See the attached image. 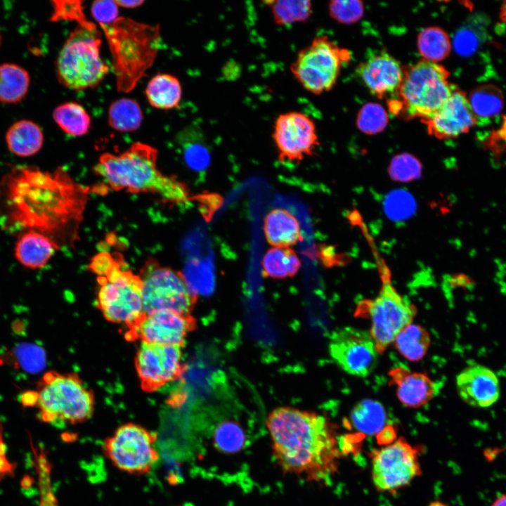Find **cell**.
<instances>
[{
	"instance_id": "6da1fadb",
	"label": "cell",
	"mask_w": 506,
	"mask_h": 506,
	"mask_svg": "<svg viewBox=\"0 0 506 506\" xmlns=\"http://www.w3.org/2000/svg\"><path fill=\"white\" fill-rule=\"evenodd\" d=\"M87 190L61 168L43 171L15 166L0 180V228L10 233L34 231L50 237L77 232Z\"/></svg>"
},
{
	"instance_id": "7a4b0ae2",
	"label": "cell",
	"mask_w": 506,
	"mask_h": 506,
	"mask_svg": "<svg viewBox=\"0 0 506 506\" xmlns=\"http://www.w3.org/2000/svg\"><path fill=\"white\" fill-rule=\"evenodd\" d=\"M273 455L282 472L328 484L338 472L337 434L327 417L292 407H279L266 419Z\"/></svg>"
},
{
	"instance_id": "3957f363",
	"label": "cell",
	"mask_w": 506,
	"mask_h": 506,
	"mask_svg": "<svg viewBox=\"0 0 506 506\" xmlns=\"http://www.w3.org/2000/svg\"><path fill=\"white\" fill-rule=\"evenodd\" d=\"M157 153L149 145L134 143L119 155L103 154L93 170L106 188L151 193L164 201L185 203L190 199L186 186L175 177L160 172L157 166Z\"/></svg>"
},
{
	"instance_id": "277c9868",
	"label": "cell",
	"mask_w": 506,
	"mask_h": 506,
	"mask_svg": "<svg viewBox=\"0 0 506 506\" xmlns=\"http://www.w3.org/2000/svg\"><path fill=\"white\" fill-rule=\"evenodd\" d=\"M100 27L112 55L117 89L129 92L156 57L160 41L159 27L124 17H119L113 22Z\"/></svg>"
},
{
	"instance_id": "5b68a950",
	"label": "cell",
	"mask_w": 506,
	"mask_h": 506,
	"mask_svg": "<svg viewBox=\"0 0 506 506\" xmlns=\"http://www.w3.org/2000/svg\"><path fill=\"white\" fill-rule=\"evenodd\" d=\"M98 275V306L105 318L130 327L145 315L141 294V280L128 268L119 254L103 252L89 264Z\"/></svg>"
},
{
	"instance_id": "8992f818",
	"label": "cell",
	"mask_w": 506,
	"mask_h": 506,
	"mask_svg": "<svg viewBox=\"0 0 506 506\" xmlns=\"http://www.w3.org/2000/svg\"><path fill=\"white\" fill-rule=\"evenodd\" d=\"M22 403L37 408L41 421L58 425L89 420L93 412L94 400L78 377L50 372L43 377L36 391L22 396Z\"/></svg>"
},
{
	"instance_id": "52a82bcc",
	"label": "cell",
	"mask_w": 506,
	"mask_h": 506,
	"mask_svg": "<svg viewBox=\"0 0 506 506\" xmlns=\"http://www.w3.org/2000/svg\"><path fill=\"white\" fill-rule=\"evenodd\" d=\"M449 75L443 66L426 60L404 68L401 83L389 100V110L408 119H429L453 92Z\"/></svg>"
},
{
	"instance_id": "ba28073f",
	"label": "cell",
	"mask_w": 506,
	"mask_h": 506,
	"mask_svg": "<svg viewBox=\"0 0 506 506\" xmlns=\"http://www.w3.org/2000/svg\"><path fill=\"white\" fill-rule=\"evenodd\" d=\"M96 25H78L68 36L56 60V76L65 87L81 91L96 86L109 72L100 56Z\"/></svg>"
},
{
	"instance_id": "9c48e42d",
	"label": "cell",
	"mask_w": 506,
	"mask_h": 506,
	"mask_svg": "<svg viewBox=\"0 0 506 506\" xmlns=\"http://www.w3.org/2000/svg\"><path fill=\"white\" fill-rule=\"evenodd\" d=\"M139 276L145 314L163 311L190 314L197 296L189 288L181 272L148 259Z\"/></svg>"
},
{
	"instance_id": "30bf717a",
	"label": "cell",
	"mask_w": 506,
	"mask_h": 506,
	"mask_svg": "<svg viewBox=\"0 0 506 506\" xmlns=\"http://www.w3.org/2000/svg\"><path fill=\"white\" fill-rule=\"evenodd\" d=\"M349 57L348 51L340 48L327 36H318L299 51L290 69L305 90L320 94L335 86L343 63Z\"/></svg>"
},
{
	"instance_id": "8fae6325",
	"label": "cell",
	"mask_w": 506,
	"mask_h": 506,
	"mask_svg": "<svg viewBox=\"0 0 506 506\" xmlns=\"http://www.w3.org/2000/svg\"><path fill=\"white\" fill-rule=\"evenodd\" d=\"M360 309H365L364 314L370 320L369 332L379 354L402 329L412 323L417 313L415 306L398 292L388 276H383L377 296L363 301Z\"/></svg>"
},
{
	"instance_id": "7c38bea8",
	"label": "cell",
	"mask_w": 506,
	"mask_h": 506,
	"mask_svg": "<svg viewBox=\"0 0 506 506\" xmlns=\"http://www.w3.org/2000/svg\"><path fill=\"white\" fill-rule=\"evenodd\" d=\"M155 433L135 423L119 427L105 439L103 450L106 458L118 469L136 475L150 472L160 455L154 447Z\"/></svg>"
},
{
	"instance_id": "4fadbf2b",
	"label": "cell",
	"mask_w": 506,
	"mask_h": 506,
	"mask_svg": "<svg viewBox=\"0 0 506 506\" xmlns=\"http://www.w3.org/2000/svg\"><path fill=\"white\" fill-rule=\"evenodd\" d=\"M418 449L399 438L372 455V480L380 492L396 493L422 474Z\"/></svg>"
},
{
	"instance_id": "5bb4252c",
	"label": "cell",
	"mask_w": 506,
	"mask_h": 506,
	"mask_svg": "<svg viewBox=\"0 0 506 506\" xmlns=\"http://www.w3.org/2000/svg\"><path fill=\"white\" fill-rule=\"evenodd\" d=\"M272 138L282 162H300L313 155L319 144L313 120L294 110L281 113L275 118Z\"/></svg>"
},
{
	"instance_id": "9a60e30c",
	"label": "cell",
	"mask_w": 506,
	"mask_h": 506,
	"mask_svg": "<svg viewBox=\"0 0 506 506\" xmlns=\"http://www.w3.org/2000/svg\"><path fill=\"white\" fill-rule=\"evenodd\" d=\"M329 351L343 371L359 377H365L373 372L379 354L370 332L350 326L332 333Z\"/></svg>"
},
{
	"instance_id": "2e32d148",
	"label": "cell",
	"mask_w": 506,
	"mask_h": 506,
	"mask_svg": "<svg viewBox=\"0 0 506 506\" xmlns=\"http://www.w3.org/2000/svg\"><path fill=\"white\" fill-rule=\"evenodd\" d=\"M135 363L142 387L148 391L179 379L185 370L181 346L141 342Z\"/></svg>"
},
{
	"instance_id": "e0dca14e",
	"label": "cell",
	"mask_w": 506,
	"mask_h": 506,
	"mask_svg": "<svg viewBox=\"0 0 506 506\" xmlns=\"http://www.w3.org/2000/svg\"><path fill=\"white\" fill-rule=\"evenodd\" d=\"M196 321L190 314L163 311L145 314L131 327L129 337L142 343L182 346L195 328Z\"/></svg>"
},
{
	"instance_id": "ac0fdd59",
	"label": "cell",
	"mask_w": 506,
	"mask_h": 506,
	"mask_svg": "<svg viewBox=\"0 0 506 506\" xmlns=\"http://www.w3.org/2000/svg\"><path fill=\"white\" fill-rule=\"evenodd\" d=\"M422 122L426 125L429 135L439 139H448L469 132L477 119L466 93L454 88L441 109Z\"/></svg>"
},
{
	"instance_id": "d6986e66",
	"label": "cell",
	"mask_w": 506,
	"mask_h": 506,
	"mask_svg": "<svg viewBox=\"0 0 506 506\" xmlns=\"http://www.w3.org/2000/svg\"><path fill=\"white\" fill-rule=\"evenodd\" d=\"M356 74L370 92L382 98L398 90L403 69L398 60L384 51H371L358 65Z\"/></svg>"
},
{
	"instance_id": "ffe728a7",
	"label": "cell",
	"mask_w": 506,
	"mask_h": 506,
	"mask_svg": "<svg viewBox=\"0 0 506 506\" xmlns=\"http://www.w3.org/2000/svg\"><path fill=\"white\" fill-rule=\"evenodd\" d=\"M455 385L460 398L472 407L487 408L500 398L497 375L482 365H472L462 370L456 377Z\"/></svg>"
},
{
	"instance_id": "44dd1931",
	"label": "cell",
	"mask_w": 506,
	"mask_h": 506,
	"mask_svg": "<svg viewBox=\"0 0 506 506\" xmlns=\"http://www.w3.org/2000/svg\"><path fill=\"white\" fill-rule=\"evenodd\" d=\"M389 375L396 387L398 400L405 406L414 408L424 406L437 394L434 382L423 373L397 367L390 370Z\"/></svg>"
},
{
	"instance_id": "7402d4cb",
	"label": "cell",
	"mask_w": 506,
	"mask_h": 506,
	"mask_svg": "<svg viewBox=\"0 0 506 506\" xmlns=\"http://www.w3.org/2000/svg\"><path fill=\"white\" fill-rule=\"evenodd\" d=\"M58 249L57 242L50 237L27 231L18 235L14 254L24 266L38 269L44 266Z\"/></svg>"
},
{
	"instance_id": "603a6c76",
	"label": "cell",
	"mask_w": 506,
	"mask_h": 506,
	"mask_svg": "<svg viewBox=\"0 0 506 506\" xmlns=\"http://www.w3.org/2000/svg\"><path fill=\"white\" fill-rule=\"evenodd\" d=\"M264 231L272 247H288L302 240L299 223L288 210L275 208L265 216Z\"/></svg>"
},
{
	"instance_id": "cb8c5ba5",
	"label": "cell",
	"mask_w": 506,
	"mask_h": 506,
	"mask_svg": "<svg viewBox=\"0 0 506 506\" xmlns=\"http://www.w3.org/2000/svg\"><path fill=\"white\" fill-rule=\"evenodd\" d=\"M6 143L13 154L20 157H27L41 150L44 134L37 123L29 119H20L8 129Z\"/></svg>"
},
{
	"instance_id": "d4e9b609",
	"label": "cell",
	"mask_w": 506,
	"mask_h": 506,
	"mask_svg": "<svg viewBox=\"0 0 506 506\" xmlns=\"http://www.w3.org/2000/svg\"><path fill=\"white\" fill-rule=\"evenodd\" d=\"M145 94L153 107L170 110L179 107L182 98V87L175 76L157 74L148 83Z\"/></svg>"
},
{
	"instance_id": "484cf974",
	"label": "cell",
	"mask_w": 506,
	"mask_h": 506,
	"mask_svg": "<svg viewBox=\"0 0 506 506\" xmlns=\"http://www.w3.org/2000/svg\"><path fill=\"white\" fill-rule=\"evenodd\" d=\"M29 72L15 63L0 65V102L16 103L22 100L29 90Z\"/></svg>"
},
{
	"instance_id": "4316f807",
	"label": "cell",
	"mask_w": 506,
	"mask_h": 506,
	"mask_svg": "<svg viewBox=\"0 0 506 506\" xmlns=\"http://www.w3.org/2000/svg\"><path fill=\"white\" fill-rule=\"evenodd\" d=\"M176 142L184 162L190 169L199 171L207 167L210 156L199 129L194 126H186L177 134Z\"/></svg>"
},
{
	"instance_id": "83f0119b",
	"label": "cell",
	"mask_w": 506,
	"mask_h": 506,
	"mask_svg": "<svg viewBox=\"0 0 506 506\" xmlns=\"http://www.w3.org/2000/svg\"><path fill=\"white\" fill-rule=\"evenodd\" d=\"M301 266L296 252L288 247H272L265 253L262 268L266 276L284 279L297 274Z\"/></svg>"
},
{
	"instance_id": "f1b7e54d",
	"label": "cell",
	"mask_w": 506,
	"mask_h": 506,
	"mask_svg": "<svg viewBox=\"0 0 506 506\" xmlns=\"http://www.w3.org/2000/svg\"><path fill=\"white\" fill-rule=\"evenodd\" d=\"M431 339L422 326L413 323L402 329L394 343L398 353L410 361H419L426 355Z\"/></svg>"
},
{
	"instance_id": "f546056e",
	"label": "cell",
	"mask_w": 506,
	"mask_h": 506,
	"mask_svg": "<svg viewBox=\"0 0 506 506\" xmlns=\"http://www.w3.org/2000/svg\"><path fill=\"white\" fill-rule=\"evenodd\" d=\"M467 98L476 119L493 118L502 111L504 106V97L501 89L492 84L476 86Z\"/></svg>"
},
{
	"instance_id": "4dcf8cb0",
	"label": "cell",
	"mask_w": 506,
	"mask_h": 506,
	"mask_svg": "<svg viewBox=\"0 0 506 506\" xmlns=\"http://www.w3.org/2000/svg\"><path fill=\"white\" fill-rule=\"evenodd\" d=\"M351 419L353 427L359 432L374 434L384 428L387 415L379 402L372 399H363L353 407Z\"/></svg>"
},
{
	"instance_id": "1f68e13d",
	"label": "cell",
	"mask_w": 506,
	"mask_h": 506,
	"mask_svg": "<svg viewBox=\"0 0 506 506\" xmlns=\"http://www.w3.org/2000/svg\"><path fill=\"white\" fill-rule=\"evenodd\" d=\"M53 118L58 126L67 134L81 136L88 133L91 117L82 105L75 102H67L57 106Z\"/></svg>"
},
{
	"instance_id": "d6a6232c",
	"label": "cell",
	"mask_w": 506,
	"mask_h": 506,
	"mask_svg": "<svg viewBox=\"0 0 506 506\" xmlns=\"http://www.w3.org/2000/svg\"><path fill=\"white\" fill-rule=\"evenodd\" d=\"M271 11L274 22L279 26H289L309 20L312 4L308 0L265 1Z\"/></svg>"
},
{
	"instance_id": "836d02e7",
	"label": "cell",
	"mask_w": 506,
	"mask_h": 506,
	"mask_svg": "<svg viewBox=\"0 0 506 506\" xmlns=\"http://www.w3.org/2000/svg\"><path fill=\"white\" fill-rule=\"evenodd\" d=\"M417 47L424 60L433 63L447 58L451 42L447 32L439 27L422 29L417 36Z\"/></svg>"
},
{
	"instance_id": "e575fe53",
	"label": "cell",
	"mask_w": 506,
	"mask_h": 506,
	"mask_svg": "<svg viewBox=\"0 0 506 506\" xmlns=\"http://www.w3.org/2000/svg\"><path fill=\"white\" fill-rule=\"evenodd\" d=\"M143 121V112L139 104L131 98H122L113 102L108 110L110 126L119 131H133L138 129Z\"/></svg>"
},
{
	"instance_id": "d590c367",
	"label": "cell",
	"mask_w": 506,
	"mask_h": 506,
	"mask_svg": "<svg viewBox=\"0 0 506 506\" xmlns=\"http://www.w3.org/2000/svg\"><path fill=\"white\" fill-rule=\"evenodd\" d=\"M213 439L215 448L220 452L233 454L243 448L246 436L238 422L227 420L220 423L216 428Z\"/></svg>"
},
{
	"instance_id": "8d00e7d4",
	"label": "cell",
	"mask_w": 506,
	"mask_h": 506,
	"mask_svg": "<svg viewBox=\"0 0 506 506\" xmlns=\"http://www.w3.org/2000/svg\"><path fill=\"white\" fill-rule=\"evenodd\" d=\"M35 468L39 490L38 506H59L51 484V465L43 449H34Z\"/></svg>"
},
{
	"instance_id": "74e56055",
	"label": "cell",
	"mask_w": 506,
	"mask_h": 506,
	"mask_svg": "<svg viewBox=\"0 0 506 506\" xmlns=\"http://www.w3.org/2000/svg\"><path fill=\"white\" fill-rule=\"evenodd\" d=\"M422 171V164L419 160L407 153L394 156L388 167V173L391 179L402 183L410 182L420 179Z\"/></svg>"
},
{
	"instance_id": "f35d334b",
	"label": "cell",
	"mask_w": 506,
	"mask_h": 506,
	"mask_svg": "<svg viewBox=\"0 0 506 506\" xmlns=\"http://www.w3.org/2000/svg\"><path fill=\"white\" fill-rule=\"evenodd\" d=\"M384 209L389 219L403 221L413 216L416 203L410 193L398 189L387 195L384 202Z\"/></svg>"
},
{
	"instance_id": "ab89813d",
	"label": "cell",
	"mask_w": 506,
	"mask_h": 506,
	"mask_svg": "<svg viewBox=\"0 0 506 506\" xmlns=\"http://www.w3.org/2000/svg\"><path fill=\"white\" fill-rule=\"evenodd\" d=\"M356 123L361 131L373 135L385 129L388 124V115L380 105L368 103L361 108Z\"/></svg>"
},
{
	"instance_id": "60d3db41",
	"label": "cell",
	"mask_w": 506,
	"mask_h": 506,
	"mask_svg": "<svg viewBox=\"0 0 506 506\" xmlns=\"http://www.w3.org/2000/svg\"><path fill=\"white\" fill-rule=\"evenodd\" d=\"M82 1H52L53 13L51 20L76 21L78 25H88L89 22L83 11Z\"/></svg>"
},
{
	"instance_id": "b9f144b4",
	"label": "cell",
	"mask_w": 506,
	"mask_h": 506,
	"mask_svg": "<svg viewBox=\"0 0 506 506\" xmlns=\"http://www.w3.org/2000/svg\"><path fill=\"white\" fill-rule=\"evenodd\" d=\"M363 4L358 0L332 1L329 4L331 17L341 23L357 22L363 16Z\"/></svg>"
},
{
	"instance_id": "7bdbcfd3",
	"label": "cell",
	"mask_w": 506,
	"mask_h": 506,
	"mask_svg": "<svg viewBox=\"0 0 506 506\" xmlns=\"http://www.w3.org/2000/svg\"><path fill=\"white\" fill-rule=\"evenodd\" d=\"M91 11L100 25H109L119 18L118 5L115 1H96L92 4Z\"/></svg>"
},
{
	"instance_id": "ee69618b",
	"label": "cell",
	"mask_w": 506,
	"mask_h": 506,
	"mask_svg": "<svg viewBox=\"0 0 506 506\" xmlns=\"http://www.w3.org/2000/svg\"><path fill=\"white\" fill-rule=\"evenodd\" d=\"M453 46L460 56H469L477 48L478 38L471 30L462 28L455 34L453 39Z\"/></svg>"
},
{
	"instance_id": "f6af8a7d",
	"label": "cell",
	"mask_w": 506,
	"mask_h": 506,
	"mask_svg": "<svg viewBox=\"0 0 506 506\" xmlns=\"http://www.w3.org/2000/svg\"><path fill=\"white\" fill-rule=\"evenodd\" d=\"M506 145V115L503 117L500 127L495 131L488 138V147L493 153L505 149Z\"/></svg>"
},
{
	"instance_id": "bcb514c9",
	"label": "cell",
	"mask_w": 506,
	"mask_h": 506,
	"mask_svg": "<svg viewBox=\"0 0 506 506\" xmlns=\"http://www.w3.org/2000/svg\"><path fill=\"white\" fill-rule=\"evenodd\" d=\"M118 6H122L125 8H135L141 6L144 1H115Z\"/></svg>"
},
{
	"instance_id": "7dc6e473",
	"label": "cell",
	"mask_w": 506,
	"mask_h": 506,
	"mask_svg": "<svg viewBox=\"0 0 506 506\" xmlns=\"http://www.w3.org/2000/svg\"><path fill=\"white\" fill-rule=\"evenodd\" d=\"M491 506H506V495L498 498Z\"/></svg>"
},
{
	"instance_id": "c3c4849f",
	"label": "cell",
	"mask_w": 506,
	"mask_h": 506,
	"mask_svg": "<svg viewBox=\"0 0 506 506\" xmlns=\"http://www.w3.org/2000/svg\"><path fill=\"white\" fill-rule=\"evenodd\" d=\"M500 18L502 22H506V1H504L501 6Z\"/></svg>"
},
{
	"instance_id": "681fc988",
	"label": "cell",
	"mask_w": 506,
	"mask_h": 506,
	"mask_svg": "<svg viewBox=\"0 0 506 506\" xmlns=\"http://www.w3.org/2000/svg\"><path fill=\"white\" fill-rule=\"evenodd\" d=\"M429 506H447L444 503L439 502V501H434L432 502L429 505Z\"/></svg>"
},
{
	"instance_id": "f907efd6",
	"label": "cell",
	"mask_w": 506,
	"mask_h": 506,
	"mask_svg": "<svg viewBox=\"0 0 506 506\" xmlns=\"http://www.w3.org/2000/svg\"><path fill=\"white\" fill-rule=\"evenodd\" d=\"M1 32H0V44H1Z\"/></svg>"
}]
</instances>
